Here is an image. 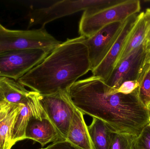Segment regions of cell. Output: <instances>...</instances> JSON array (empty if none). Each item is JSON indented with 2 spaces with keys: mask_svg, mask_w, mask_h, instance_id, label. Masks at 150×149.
I'll return each mask as SVG.
<instances>
[{
  "mask_svg": "<svg viewBox=\"0 0 150 149\" xmlns=\"http://www.w3.org/2000/svg\"><path fill=\"white\" fill-rule=\"evenodd\" d=\"M39 149H76L67 141H60L53 143L47 147Z\"/></svg>",
  "mask_w": 150,
  "mask_h": 149,
  "instance_id": "603a6c76",
  "label": "cell"
},
{
  "mask_svg": "<svg viewBox=\"0 0 150 149\" xmlns=\"http://www.w3.org/2000/svg\"><path fill=\"white\" fill-rule=\"evenodd\" d=\"M83 115L84 114L77 108L66 141L76 149H94Z\"/></svg>",
  "mask_w": 150,
  "mask_h": 149,
  "instance_id": "4fadbf2b",
  "label": "cell"
},
{
  "mask_svg": "<svg viewBox=\"0 0 150 149\" xmlns=\"http://www.w3.org/2000/svg\"><path fill=\"white\" fill-rule=\"evenodd\" d=\"M50 52L41 49H24L1 53L0 77L18 81L41 63Z\"/></svg>",
  "mask_w": 150,
  "mask_h": 149,
  "instance_id": "8992f818",
  "label": "cell"
},
{
  "mask_svg": "<svg viewBox=\"0 0 150 149\" xmlns=\"http://www.w3.org/2000/svg\"><path fill=\"white\" fill-rule=\"evenodd\" d=\"M145 56L142 45L115 68L105 83L111 88L117 90L125 81L138 80L144 67Z\"/></svg>",
  "mask_w": 150,
  "mask_h": 149,
  "instance_id": "30bf717a",
  "label": "cell"
},
{
  "mask_svg": "<svg viewBox=\"0 0 150 149\" xmlns=\"http://www.w3.org/2000/svg\"><path fill=\"white\" fill-rule=\"evenodd\" d=\"M0 91L5 101L13 105L24 104L30 92L18 81L5 77H0Z\"/></svg>",
  "mask_w": 150,
  "mask_h": 149,
  "instance_id": "9a60e30c",
  "label": "cell"
},
{
  "mask_svg": "<svg viewBox=\"0 0 150 149\" xmlns=\"http://www.w3.org/2000/svg\"><path fill=\"white\" fill-rule=\"evenodd\" d=\"M5 101L4 100V98L1 92L0 91V102H2V101Z\"/></svg>",
  "mask_w": 150,
  "mask_h": 149,
  "instance_id": "cb8c5ba5",
  "label": "cell"
},
{
  "mask_svg": "<svg viewBox=\"0 0 150 149\" xmlns=\"http://www.w3.org/2000/svg\"><path fill=\"white\" fill-rule=\"evenodd\" d=\"M149 126H150V123H149Z\"/></svg>",
  "mask_w": 150,
  "mask_h": 149,
  "instance_id": "d4e9b609",
  "label": "cell"
},
{
  "mask_svg": "<svg viewBox=\"0 0 150 149\" xmlns=\"http://www.w3.org/2000/svg\"><path fill=\"white\" fill-rule=\"evenodd\" d=\"M137 137L115 133L111 149H137Z\"/></svg>",
  "mask_w": 150,
  "mask_h": 149,
  "instance_id": "d6986e66",
  "label": "cell"
},
{
  "mask_svg": "<svg viewBox=\"0 0 150 149\" xmlns=\"http://www.w3.org/2000/svg\"><path fill=\"white\" fill-rule=\"evenodd\" d=\"M40 101L48 118L64 140H67L69 127L77 108L67 91L48 95L40 94Z\"/></svg>",
  "mask_w": 150,
  "mask_h": 149,
  "instance_id": "52a82bcc",
  "label": "cell"
},
{
  "mask_svg": "<svg viewBox=\"0 0 150 149\" xmlns=\"http://www.w3.org/2000/svg\"><path fill=\"white\" fill-rule=\"evenodd\" d=\"M137 81L139 97L144 104L150 108V64L144 67Z\"/></svg>",
  "mask_w": 150,
  "mask_h": 149,
  "instance_id": "ac0fdd59",
  "label": "cell"
},
{
  "mask_svg": "<svg viewBox=\"0 0 150 149\" xmlns=\"http://www.w3.org/2000/svg\"><path fill=\"white\" fill-rule=\"evenodd\" d=\"M19 109V105H15L0 122V149H11L13 146L11 143L12 130Z\"/></svg>",
  "mask_w": 150,
  "mask_h": 149,
  "instance_id": "e0dca14e",
  "label": "cell"
},
{
  "mask_svg": "<svg viewBox=\"0 0 150 149\" xmlns=\"http://www.w3.org/2000/svg\"><path fill=\"white\" fill-rule=\"evenodd\" d=\"M137 149H150V126L144 129L137 139Z\"/></svg>",
  "mask_w": 150,
  "mask_h": 149,
  "instance_id": "44dd1931",
  "label": "cell"
},
{
  "mask_svg": "<svg viewBox=\"0 0 150 149\" xmlns=\"http://www.w3.org/2000/svg\"><path fill=\"white\" fill-rule=\"evenodd\" d=\"M144 20L145 24V33L143 43L145 53L144 66L150 64V8H148L144 12Z\"/></svg>",
  "mask_w": 150,
  "mask_h": 149,
  "instance_id": "ffe728a7",
  "label": "cell"
},
{
  "mask_svg": "<svg viewBox=\"0 0 150 149\" xmlns=\"http://www.w3.org/2000/svg\"><path fill=\"white\" fill-rule=\"evenodd\" d=\"M139 86V83L137 80L125 81L116 90V92L125 94H130Z\"/></svg>",
  "mask_w": 150,
  "mask_h": 149,
  "instance_id": "7402d4cb",
  "label": "cell"
},
{
  "mask_svg": "<svg viewBox=\"0 0 150 149\" xmlns=\"http://www.w3.org/2000/svg\"><path fill=\"white\" fill-rule=\"evenodd\" d=\"M19 106L20 109L12 130L11 143L13 146L17 142L26 139L25 130L31 119L48 116L40 102V94L36 92L30 91L26 101Z\"/></svg>",
  "mask_w": 150,
  "mask_h": 149,
  "instance_id": "9c48e42d",
  "label": "cell"
},
{
  "mask_svg": "<svg viewBox=\"0 0 150 149\" xmlns=\"http://www.w3.org/2000/svg\"><path fill=\"white\" fill-rule=\"evenodd\" d=\"M120 0H63L33 10L29 14V27L45 25L64 17L82 10L103 8L117 3Z\"/></svg>",
  "mask_w": 150,
  "mask_h": 149,
  "instance_id": "5b68a950",
  "label": "cell"
},
{
  "mask_svg": "<svg viewBox=\"0 0 150 149\" xmlns=\"http://www.w3.org/2000/svg\"><path fill=\"white\" fill-rule=\"evenodd\" d=\"M88 129L94 149H111L115 133L105 122L93 118Z\"/></svg>",
  "mask_w": 150,
  "mask_h": 149,
  "instance_id": "2e32d148",
  "label": "cell"
},
{
  "mask_svg": "<svg viewBox=\"0 0 150 149\" xmlns=\"http://www.w3.org/2000/svg\"><path fill=\"white\" fill-rule=\"evenodd\" d=\"M85 38H67L18 81L41 95L67 91L91 71Z\"/></svg>",
  "mask_w": 150,
  "mask_h": 149,
  "instance_id": "7a4b0ae2",
  "label": "cell"
},
{
  "mask_svg": "<svg viewBox=\"0 0 150 149\" xmlns=\"http://www.w3.org/2000/svg\"><path fill=\"white\" fill-rule=\"evenodd\" d=\"M137 15L127 19L123 24L121 31L104 60L91 71L92 75L100 78L106 82L112 73L120 54L125 38L134 22Z\"/></svg>",
  "mask_w": 150,
  "mask_h": 149,
  "instance_id": "8fae6325",
  "label": "cell"
},
{
  "mask_svg": "<svg viewBox=\"0 0 150 149\" xmlns=\"http://www.w3.org/2000/svg\"><path fill=\"white\" fill-rule=\"evenodd\" d=\"M62 43L49 34L45 27L14 30L6 29L0 23V54L24 49H41L51 52Z\"/></svg>",
  "mask_w": 150,
  "mask_h": 149,
  "instance_id": "277c9868",
  "label": "cell"
},
{
  "mask_svg": "<svg viewBox=\"0 0 150 149\" xmlns=\"http://www.w3.org/2000/svg\"><path fill=\"white\" fill-rule=\"evenodd\" d=\"M25 137L39 143L42 147L50 143L66 141L48 116L31 119L26 127Z\"/></svg>",
  "mask_w": 150,
  "mask_h": 149,
  "instance_id": "7c38bea8",
  "label": "cell"
},
{
  "mask_svg": "<svg viewBox=\"0 0 150 149\" xmlns=\"http://www.w3.org/2000/svg\"><path fill=\"white\" fill-rule=\"evenodd\" d=\"M100 78L77 80L67 90L75 106L83 113L105 122L114 132L138 137L150 122V108L137 88L130 94L116 92Z\"/></svg>",
  "mask_w": 150,
  "mask_h": 149,
  "instance_id": "6da1fadb",
  "label": "cell"
},
{
  "mask_svg": "<svg viewBox=\"0 0 150 149\" xmlns=\"http://www.w3.org/2000/svg\"><path fill=\"white\" fill-rule=\"evenodd\" d=\"M141 9L139 0H120L103 8L85 10L79 22L80 36L88 38L107 24L115 22H123L139 13Z\"/></svg>",
  "mask_w": 150,
  "mask_h": 149,
  "instance_id": "3957f363",
  "label": "cell"
},
{
  "mask_svg": "<svg viewBox=\"0 0 150 149\" xmlns=\"http://www.w3.org/2000/svg\"><path fill=\"white\" fill-rule=\"evenodd\" d=\"M124 22L109 24L91 36L86 38L84 42L88 48L91 71L102 62L108 54L118 38Z\"/></svg>",
  "mask_w": 150,
  "mask_h": 149,
  "instance_id": "ba28073f",
  "label": "cell"
},
{
  "mask_svg": "<svg viewBox=\"0 0 150 149\" xmlns=\"http://www.w3.org/2000/svg\"><path fill=\"white\" fill-rule=\"evenodd\" d=\"M145 33L144 12H142L139 15H137L133 25L125 38L121 52L115 64V68L123 59L142 45Z\"/></svg>",
  "mask_w": 150,
  "mask_h": 149,
  "instance_id": "5bb4252c",
  "label": "cell"
}]
</instances>
